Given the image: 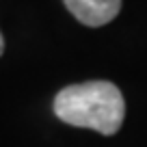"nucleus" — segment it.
I'll return each mask as SVG.
<instances>
[{
  "instance_id": "nucleus-3",
  "label": "nucleus",
  "mask_w": 147,
  "mask_h": 147,
  "mask_svg": "<svg viewBox=\"0 0 147 147\" xmlns=\"http://www.w3.org/2000/svg\"><path fill=\"white\" fill-rule=\"evenodd\" d=\"M2 52H5V39H2V32H0V56H2Z\"/></svg>"
},
{
  "instance_id": "nucleus-1",
  "label": "nucleus",
  "mask_w": 147,
  "mask_h": 147,
  "mask_svg": "<svg viewBox=\"0 0 147 147\" xmlns=\"http://www.w3.org/2000/svg\"><path fill=\"white\" fill-rule=\"evenodd\" d=\"M54 113L61 121L76 128H89L100 134H117L123 123L125 102L113 82L91 80L71 84L54 97Z\"/></svg>"
},
{
  "instance_id": "nucleus-2",
  "label": "nucleus",
  "mask_w": 147,
  "mask_h": 147,
  "mask_svg": "<svg viewBox=\"0 0 147 147\" xmlns=\"http://www.w3.org/2000/svg\"><path fill=\"white\" fill-rule=\"evenodd\" d=\"M67 11L84 26H104L115 20L121 0H63Z\"/></svg>"
}]
</instances>
